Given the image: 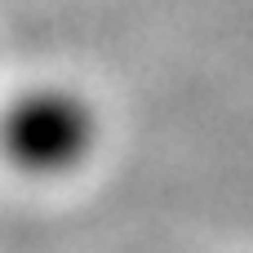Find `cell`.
<instances>
[{"instance_id":"1","label":"cell","mask_w":253,"mask_h":253,"mask_svg":"<svg viewBox=\"0 0 253 253\" xmlns=\"http://www.w3.org/2000/svg\"><path fill=\"white\" fill-rule=\"evenodd\" d=\"M102 138L98 107L71 84H31L0 111V156L22 178L80 173Z\"/></svg>"}]
</instances>
